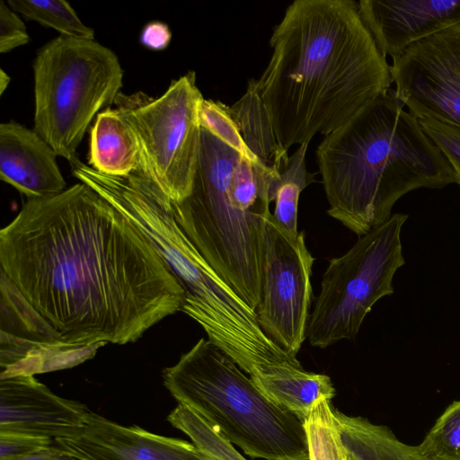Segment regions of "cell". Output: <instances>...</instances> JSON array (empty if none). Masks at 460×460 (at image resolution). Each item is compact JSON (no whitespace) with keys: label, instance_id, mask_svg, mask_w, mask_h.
I'll list each match as a JSON object with an SVG mask.
<instances>
[{"label":"cell","instance_id":"1","mask_svg":"<svg viewBox=\"0 0 460 460\" xmlns=\"http://www.w3.org/2000/svg\"><path fill=\"white\" fill-rule=\"evenodd\" d=\"M1 272L69 344L124 345L181 311L149 240L86 184L28 199L0 231Z\"/></svg>","mask_w":460,"mask_h":460},{"label":"cell","instance_id":"2","mask_svg":"<svg viewBox=\"0 0 460 460\" xmlns=\"http://www.w3.org/2000/svg\"><path fill=\"white\" fill-rule=\"evenodd\" d=\"M257 90L285 156L351 119L393 84L358 2L296 0L270 40Z\"/></svg>","mask_w":460,"mask_h":460},{"label":"cell","instance_id":"3","mask_svg":"<svg viewBox=\"0 0 460 460\" xmlns=\"http://www.w3.org/2000/svg\"><path fill=\"white\" fill-rule=\"evenodd\" d=\"M316 161L327 214L358 236L388 220L408 192L458 184L447 158L393 88L324 136Z\"/></svg>","mask_w":460,"mask_h":460},{"label":"cell","instance_id":"4","mask_svg":"<svg viewBox=\"0 0 460 460\" xmlns=\"http://www.w3.org/2000/svg\"><path fill=\"white\" fill-rule=\"evenodd\" d=\"M279 173L251 163L201 127L190 193L171 200L190 242L254 311L261 298L264 223Z\"/></svg>","mask_w":460,"mask_h":460},{"label":"cell","instance_id":"5","mask_svg":"<svg viewBox=\"0 0 460 460\" xmlns=\"http://www.w3.org/2000/svg\"><path fill=\"white\" fill-rule=\"evenodd\" d=\"M172 397L253 458L309 460L304 422L269 399L239 366L201 338L163 370Z\"/></svg>","mask_w":460,"mask_h":460},{"label":"cell","instance_id":"6","mask_svg":"<svg viewBox=\"0 0 460 460\" xmlns=\"http://www.w3.org/2000/svg\"><path fill=\"white\" fill-rule=\"evenodd\" d=\"M33 78V129L71 162L93 118L119 93V60L95 40L59 35L38 51Z\"/></svg>","mask_w":460,"mask_h":460},{"label":"cell","instance_id":"7","mask_svg":"<svg viewBox=\"0 0 460 460\" xmlns=\"http://www.w3.org/2000/svg\"><path fill=\"white\" fill-rule=\"evenodd\" d=\"M408 215L394 214L332 258L323 275L307 326L309 343L325 349L353 341L367 314L382 297L394 293L393 279L405 263L401 232Z\"/></svg>","mask_w":460,"mask_h":460},{"label":"cell","instance_id":"8","mask_svg":"<svg viewBox=\"0 0 460 460\" xmlns=\"http://www.w3.org/2000/svg\"><path fill=\"white\" fill-rule=\"evenodd\" d=\"M203 99L196 74L190 71L172 80L157 98L119 92L113 102L137 137L140 169L174 202L191 190L200 152Z\"/></svg>","mask_w":460,"mask_h":460},{"label":"cell","instance_id":"9","mask_svg":"<svg viewBox=\"0 0 460 460\" xmlns=\"http://www.w3.org/2000/svg\"><path fill=\"white\" fill-rule=\"evenodd\" d=\"M262 255L261 298L255 309L258 323L273 342L296 358L307 338L314 258L305 232L288 233L271 213L264 223Z\"/></svg>","mask_w":460,"mask_h":460},{"label":"cell","instance_id":"10","mask_svg":"<svg viewBox=\"0 0 460 460\" xmlns=\"http://www.w3.org/2000/svg\"><path fill=\"white\" fill-rule=\"evenodd\" d=\"M391 74L416 118L460 128V23L410 45L392 59Z\"/></svg>","mask_w":460,"mask_h":460},{"label":"cell","instance_id":"11","mask_svg":"<svg viewBox=\"0 0 460 460\" xmlns=\"http://www.w3.org/2000/svg\"><path fill=\"white\" fill-rule=\"evenodd\" d=\"M54 443L74 460H208L187 440L126 427L92 411L81 431Z\"/></svg>","mask_w":460,"mask_h":460},{"label":"cell","instance_id":"12","mask_svg":"<svg viewBox=\"0 0 460 460\" xmlns=\"http://www.w3.org/2000/svg\"><path fill=\"white\" fill-rule=\"evenodd\" d=\"M90 411L57 395L33 376L0 379V432L68 438L83 429Z\"/></svg>","mask_w":460,"mask_h":460},{"label":"cell","instance_id":"13","mask_svg":"<svg viewBox=\"0 0 460 460\" xmlns=\"http://www.w3.org/2000/svg\"><path fill=\"white\" fill-rule=\"evenodd\" d=\"M360 14L383 55L460 23V0H360Z\"/></svg>","mask_w":460,"mask_h":460},{"label":"cell","instance_id":"14","mask_svg":"<svg viewBox=\"0 0 460 460\" xmlns=\"http://www.w3.org/2000/svg\"><path fill=\"white\" fill-rule=\"evenodd\" d=\"M58 155L34 130L14 121L0 125V179L28 199L65 190Z\"/></svg>","mask_w":460,"mask_h":460},{"label":"cell","instance_id":"15","mask_svg":"<svg viewBox=\"0 0 460 460\" xmlns=\"http://www.w3.org/2000/svg\"><path fill=\"white\" fill-rule=\"evenodd\" d=\"M104 345L33 341L1 332L0 379L73 367L92 358Z\"/></svg>","mask_w":460,"mask_h":460},{"label":"cell","instance_id":"16","mask_svg":"<svg viewBox=\"0 0 460 460\" xmlns=\"http://www.w3.org/2000/svg\"><path fill=\"white\" fill-rule=\"evenodd\" d=\"M87 164L115 177L128 176L140 168L138 141L119 109L108 107L97 114L90 130Z\"/></svg>","mask_w":460,"mask_h":460},{"label":"cell","instance_id":"17","mask_svg":"<svg viewBox=\"0 0 460 460\" xmlns=\"http://www.w3.org/2000/svg\"><path fill=\"white\" fill-rule=\"evenodd\" d=\"M252 380L269 399L303 422L317 401L332 400L336 394L330 376L304 368H282Z\"/></svg>","mask_w":460,"mask_h":460},{"label":"cell","instance_id":"18","mask_svg":"<svg viewBox=\"0 0 460 460\" xmlns=\"http://www.w3.org/2000/svg\"><path fill=\"white\" fill-rule=\"evenodd\" d=\"M334 412L345 447L359 460H426L418 446L400 441L389 428L364 417Z\"/></svg>","mask_w":460,"mask_h":460},{"label":"cell","instance_id":"19","mask_svg":"<svg viewBox=\"0 0 460 460\" xmlns=\"http://www.w3.org/2000/svg\"><path fill=\"white\" fill-rule=\"evenodd\" d=\"M229 111L249 149L267 166L281 172L288 164L276 139L268 112L257 90L255 79Z\"/></svg>","mask_w":460,"mask_h":460},{"label":"cell","instance_id":"20","mask_svg":"<svg viewBox=\"0 0 460 460\" xmlns=\"http://www.w3.org/2000/svg\"><path fill=\"white\" fill-rule=\"evenodd\" d=\"M308 146L309 143L298 146L271 189L272 199L275 202L272 217L280 227L294 235L299 233L297 213L300 194L314 181V174L306 168Z\"/></svg>","mask_w":460,"mask_h":460},{"label":"cell","instance_id":"21","mask_svg":"<svg viewBox=\"0 0 460 460\" xmlns=\"http://www.w3.org/2000/svg\"><path fill=\"white\" fill-rule=\"evenodd\" d=\"M330 401H317L304 420L309 460H347L348 450Z\"/></svg>","mask_w":460,"mask_h":460},{"label":"cell","instance_id":"22","mask_svg":"<svg viewBox=\"0 0 460 460\" xmlns=\"http://www.w3.org/2000/svg\"><path fill=\"white\" fill-rule=\"evenodd\" d=\"M6 4L26 19L49 27L61 36L94 40V31L81 21L65 0H8Z\"/></svg>","mask_w":460,"mask_h":460},{"label":"cell","instance_id":"23","mask_svg":"<svg viewBox=\"0 0 460 460\" xmlns=\"http://www.w3.org/2000/svg\"><path fill=\"white\" fill-rule=\"evenodd\" d=\"M167 420L185 433L208 460H246L219 431L186 406L179 404Z\"/></svg>","mask_w":460,"mask_h":460},{"label":"cell","instance_id":"24","mask_svg":"<svg viewBox=\"0 0 460 460\" xmlns=\"http://www.w3.org/2000/svg\"><path fill=\"white\" fill-rule=\"evenodd\" d=\"M418 448L426 460H460V400L444 411Z\"/></svg>","mask_w":460,"mask_h":460},{"label":"cell","instance_id":"25","mask_svg":"<svg viewBox=\"0 0 460 460\" xmlns=\"http://www.w3.org/2000/svg\"><path fill=\"white\" fill-rule=\"evenodd\" d=\"M200 125L243 157L257 165H265L247 146L229 111L219 101L203 99L199 106ZM269 167V166H268Z\"/></svg>","mask_w":460,"mask_h":460},{"label":"cell","instance_id":"26","mask_svg":"<svg viewBox=\"0 0 460 460\" xmlns=\"http://www.w3.org/2000/svg\"><path fill=\"white\" fill-rule=\"evenodd\" d=\"M424 132L452 166L460 185V128L430 119H418Z\"/></svg>","mask_w":460,"mask_h":460},{"label":"cell","instance_id":"27","mask_svg":"<svg viewBox=\"0 0 460 460\" xmlns=\"http://www.w3.org/2000/svg\"><path fill=\"white\" fill-rule=\"evenodd\" d=\"M30 41L26 26L17 13L0 2V53H7Z\"/></svg>","mask_w":460,"mask_h":460},{"label":"cell","instance_id":"28","mask_svg":"<svg viewBox=\"0 0 460 460\" xmlns=\"http://www.w3.org/2000/svg\"><path fill=\"white\" fill-rule=\"evenodd\" d=\"M54 440L27 434L0 432V459L25 456L52 446Z\"/></svg>","mask_w":460,"mask_h":460},{"label":"cell","instance_id":"29","mask_svg":"<svg viewBox=\"0 0 460 460\" xmlns=\"http://www.w3.org/2000/svg\"><path fill=\"white\" fill-rule=\"evenodd\" d=\"M172 32L167 24L154 21L148 22L142 30L141 43L152 50H163L171 41Z\"/></svg>","mask_w":460,"mask_h":460},{"label":"cell","instance_id":"30","mask_svg":"<svg viewBox=\"0 0 460 460\" xmlns=\"http://www.w3.org/2000/svg\"><path fill=\"white\" fill-rule=\"evenodd\" d=\"M0 460H74L66 455L61 448L55 446H49L31 454Z\"/></svg>","mask_w":460,"mask_h":460},{"label":"cell","instance_id":"31","mask_svg":"<svg viewBox=\"0 0 460 460\" xmlns=\"http://www.w3.org/2000/svg\"><path fill=\"white\" fill-rule=\"evenodd\" d=\"M10 83V76L4 71L0 70V94L2 95Z\"/></svg>","mask_w":460,"mask_h":460},{"label":"cell","instance_id":"32","mask_svg":"<svg viewBox=\"0 0 460 460\" xmlns=\"http://www.w3.org/2000/svg\"><path fill=\"white\" fill-rule=\"evenodd\" d=\"M347 460H359L354 454L348 451V457Z\"/></svg>","mask_w":460,"mask_h":460}]
</instances>
